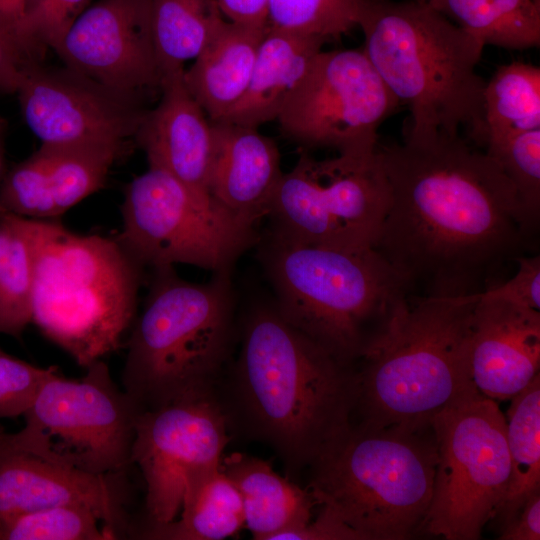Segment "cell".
<instances>
[{"label":"cell","instance_id":"cell-41","mask_svg":"<svg viewBox=\"0 0 540 540\" xmlns=\"http://www.w3.org/2000/svg\"><path fill=\"white\" fill-rule=\"evenodd\" d=\"M26 63L22 55L0 37V93H16Z\"/></svg>","mask_w":540,"mask_h":540},{"label":"cell","instance_id":"cell-16","mask_svg":"<svg viewBox=\"0 0 540 540\" xmlns=\"http://www.w3.org/2000/svg\"><path fill=\"white\" fill-rule=\"evenodd\" d=\"M152 0H98L54 50L65 67L140 100L161 88L151 26Z\"/></svg>","mask_w":540,"mask_h":540},{"label":"cell","instance_id":"cell-21","mask_svg":"<svg viewBox=\"0 0 540 540\" xmlns=\"http://www.w3.org/2000/svg\"><path fill=\"white\" fill-rule=\"evenodd\" d=\"M266 27L232 21L218 32L184 70V84L211 121L223 120L249 85Z\"/></svg>","mask_w":540,"mask_h":540},{"label":"cell","instance_id":"cell-7","mask_svg":"<svg viewBox=\"0 0 540 540\" xmlns=\"http://www.w3.org/2000/svg\"><path fill=\"white\" fill-rule=\"evenodd\" d=\"M436 465L431 424H351L310 465L308 490L358 540L411 539L427 515Z\"/></svg>","mask_w":540,"mask_h":540},{"label":"cell","instance_id":"cell-6","mask_svg":"<svg viewBox=\"0 0 540 540\" xmlns=\"http://www.w3.org/2000/svg\"><path fill=\"white\" fill-rule=\"evenodd\" d=\"M256 247L281 316L351 367L395 308L413 294L374 248H328L267 232Z\"/></svg>","mask_w":540,"mask_h":540},{"label":"cell","instance_id":"cell-8","mask_svg":"<svg viewBox=\"0 0 540 540\" xmlns=\"http://www.w3.org/2000/svg\"><path fill=\"white\" fill-rule=\"evenodd\" d=\"M152 270L121 375L122 388L142 410L211 391L230 349L235 309L230 272L192 283L174 266Z\"/></svg>","mask_w":540,"mask_h":540},{"label":"cell","instance_id":"cell-3","mask_svg":"<svg viewBox=\"0 0 540 540\" xmlns=\"http://www.w3.org/2000/svg\"><path fill=\"white\" fill-rule=\"evenodd\" d=\"M479 293L407 296L354 365L355 411L373 427L419 428L475 388L469 342Z\"/></svg>","mask_w":540,"mask_h":540},{"label":"cell","instance_id":"cell-39","mask_svg":"<svg viewBox=\"0 0 540 540\" xmlns=\"http://www.w3.org/2000/svg\"><path fill=\"white\" fill-rule=\"evenodd\" d=\"M294 540H358L354 532L323 510L305 527L293 533Z\"/></svg>","mask_w":540,"mask_h":540},{"label":"cell","instance_id":"cell-30","mask_svg":"<svg viewBox=\"0 0 540 540\" xmlns=\"http://www.w3.org/2000/svg\"><path fill=\"white\" fill-rule=\"evenodd\" d=\"M33 256L14 214L0 211V333L19 338L32 323Z\"/></svg>","mask_w":540,"mask_h":540},{"label":"cell","instance_id":"cell-5","mask_svg":"<svg viewBox=\"0 0 540 540\" xmlns=\"http://www.w3.org/2000/svg\"><path fill=\"white\" fill-rule=\"evenodd\" d=\"M15 216L32 249V323L84 369L117 350L136 314L144 267L116 236Z\"/></svg>","mask_w":540,"mask_h":540},{"label":"cell","instance_id":"cell-20","mask_svg":"<svg viewBox=\"0 0 540 540\" xmlns=\"http://www.w3.org/2000/svg\"><path fill=\"white\" fill-rule=\"evenodd\" d=\"M212 131L208 194L236 217L255 226L266 217L283 174L278 146L256 127L212 121Z\"/></svg>","mask_w":540,"mask_h":540},{"label":"cell","instance_id":"cell-4","mask_svg":"<svg viewBox=\"0 0 540 540\" xmlns=\"http://www.w3.org/2000/svg\"><path fill=\"white\" fill-rule=\"evenodd\" d=\"M358 27L365 55L410 109L405 140L459 135L466 126L479 142L486 83L476 71L481 41L424 0H366Z\"/></svg>","mask_w":540,"mask_h":540},{"label":"cell","instance_id":"cell-25","mask_svg":"<svg viewBox=\"0 0 540 540\" xmlns=\"http://www.w3.org/2000/svg\"><path fill=\"white\" fill-rule=\"evenodd\" d=\"M484 46L512 50L540 45V0H424Z\"/></svg>","mask_w":540,"mask_h":540},{"label":"cell","instance_id":"cell-37","mask_svg":"<svg viewBox=\"0 0 540 540\" xmlns=\"http://www.w3.org/2000/svg\"><path fill=\"white\" fill-rule=\"evenodd\" d=\"M515 263L517 269L511 278L480 292V297L540 311V256L523 254Z\"/></svg>","mask_w":540,"mask_h":540},{"label":"cell","instance_id":"cell-15","mask_svg":"<svg viewBox=\"0 0 540 540\" xmlns=\"http://www.w3.org/2000/svg\"><path fill=\"white\" fill-rule=\"evenodd\" d=\"M16 93L23 118L41 145L113 143L135 139L147 109L67 67L23 65Z\"/></svg>","mask_w":540,"mask_h":540},{"label":"cell","instance_id":"cell-12","mask_svg":"<svg viewBox=\"0 0 540 540\" xmlns=\"http://www.w3.org/2000/svg\"><path fill=\"white\" fill-rule=\"evenodd\" d=\"M121 215L116 238L144 268L188 264L231 273L261 236L211 197L152 166L127 185Z\"/></svg>","mask_w":540,"mask_h":540},{"label":"cell","instance_id":"cell-1","mask_svg":"<svg viewBox=\"0 0 540 540\" xmlns=\"http://www.w3.org/2000/svg\"><path fill=\"white\" fill-rule=\"evenodd\" d=\"M390 205L374 249L417 295L480 293L537 225L499 164L459 135L377 145Z\"/></svg>","mask_w":540,"mask_h":540},{"label":"cell","instance_id":"cell-31","mask_svg":"<svg viewBox=\"0 0 540 540\" xmlns=\"http://www.w3.org/2000/svg\"><path fill=\"white\" fill-rule=\"evenodd\" d=\"M366 0H268V28L337 39L358 27Z\"/></svg>","mask_w":540,"mask_h":540},{"label":"cell","instance_id":"cell-11","mask_svg":"<svg viewBox=\"0 0 540 540\" xmlns=\"http://www.w3.org/2000/svg\"><path fill=\"white\" fill-rule=\"evenodd\" d=\"M437 444L434 490L419 534L477 540L506 497L511 466L506 418L478 391L431 419Z\"/></svg>","mask_w":540,"mask_h":540},{"label":"cell","instance_id":"cell-9","mask_svg":"<svg viewBox=\"0 0 540 540\" xmlns=\"http://www.w3.org/2000/svg\"><path fill=\"white\" fill-rule=\"evenodd\" d=\"M390 186L377 148L316 159L302 150L271 198L267 233L345 250L374 248L389 209Z\"/></svg>","mask_w":540,"mask_h":540},{"label":"cell","instance_id":"cell-18","mask_svg":"<svg viewBox=\"0 0 540 540\" xmlns=\"http://www.w3.org/2000/svg\"><path fill=\"white\" fill-rule=\"evenodd\" d=\"M479 393L510 400L540 374V311L479 295L469 342Z\"/></svg>","mask_w":540,"mask_h":540},{"label":"cell","instance_id":"cell-28","mask_svg":"<svg viewBox=\"0 0 540 540\" xmlns=\"http://www.w3.org/2000/svg\"><path fill=\"white\" fill-rule=\"evenodd\" d=\"M510 400L505 418L511 475L506 497L494 517L499 523L540 489V374Z\"/></svg>","mask_w":540,"mask_h":540},{"label":"cell","instance_id":"cell-35","mask_svg":"<svg viewBox=\"0 0 540 540\" xmlns=\"http://www.w3.org/2000/svg\"><path fill=\"white\" fill-rule=\"evenodd\" d=\"M0 211L33 219L57 217L46 168L37 151L6 170L0 180Z\"/></svg>","mask_w":540,"mask_h":540},{"label":"cell","instance_id":"cell-26","mask_svg":"<svg viewBox=\"0 0 540 540\" xmlns=\"http://www.w3.org/2000/svg\"><path fill=\"white\" fill-rule=\"evenodd\" d=\"M224 22L217 0H152V37L162 78L184 70Z\"/></svg>","mask_w":540,"mask_h":540},{"label":"cell","instance_id":"cell-32","mask_svg":"<svg viewBox=\"0 0 540 540\" xmlns=\"http://www.w3.org/2000/svg\"><path fill=\"white\" fill-rule=\"evenodd\" d=\"M0 540H115L89 507L58 505L0 521Z\"/></svg>","mask_w":540,"mask_h":540},{"label":"cell","instance_id":"cell-33","mask_svg":"<svg viewBox=\"0 0 540 540\" xmlns=\"http://www.w3.org/2000/svg\"><path fill=\"white\" fill-rule=\"evenodd\" d=\"M93 0H25L19 46L27 62H40L55 50Z\"/></svg>","mask_w":540,"mask_h":540},{"label":"cell","instance_id":"cell-27","mask_svg":"<svg viewBox=\"0 0 540 540\" xmlns=\"http://www.w3.org/2000/svg\"><path fill=\"white\" fill-rule=\"evenodd\" d=\"M483 106L482 146L540 129V68L519 61L500 66L485 83Z\"/></svg>","mask_w":540,"mask_h":540},{"label":"cell","instance_id":"cell-23","mask_svg":"<svg viewBox=\"0 0 540 540\" xmlns=\"http://www.w3.org/2000/svg\"><path fill=\"white\" fill-rule=\"evenodd\" d=\"M326 41L267 27L247 90L220 121L258 128L277 120Z\"/></svg>","mask_w":540,"mask_h":540},{"label":"cell","instance_id":"cell-38","mask_svg":"<svg viewBox=\"0 0 540 540\" xmlns=\"http://www.w3.org/2000/svg\"><path fill=\"white\" fill-rule=\"evenodd\" d=\"M498 539H540V489L532 492L517 512L500 522Z\"/></svg>","mask_w":540,"mask_h":540},{"label":"cell","instance_id":"cell-42","mask_svg":"<svg viewBox=\"0 0 540 540\" xmlns=\"http://www.w3.org/2000/svg\"><path fill=\"white\" fill-rule=\"evenodd\" d=\"M24 2L25 0H0V37L10 43L23 58L19 46V29L23 18Z\"/></svg>","mask_w":540,"mask_h":540},{"label":"cell","instance_id":"cell-40","mask_svg":"<svg viewBox=\"0 0 540 540\" xmlns=\"http://www.w3.org/2000/svg\"><path fill=\"white\" fill-rule=\"evenodd\" d=\"M229 21L266 27L268 0H217Z\"/></svg>","mask_w":540,"mask_h":540},{"label":"cell","instance_id":"cell-19","mask_svg":"<svg viewBox=\"0 0 540 540\" xmlns=\"http://www.w3.org/2000/svg\"><path fill=\"white\" fill-rule=\"evenodd\" d=\"M184 70L162 78L161 99L146 111L134 140L149 166L166 171L193 192L209 196L212 121L188 92Z\"/></svg>","mask_w":540,"mask_h":540},{"label":"cell","instance_id":"cell-14","mask_svg":"<svg viewBox=\"0 0 540 540\" xmlns=\"http://www.w3.org/2000/svg\"><path fill=\"white\" fill-rule=\"evenodd\" d=\"M228 440L226 417L211 391L139 414L131 464L145 482L147 525L176 519L188 478L220 464Z\"/></svg>","mask_w":540,"mask_h":540},{"label":"cell","instance_id":"cell-2","mask_svg":"<svg viewBox=\"0 0 540 540\" xmlns=\"http://www.w3.org/2000/svg\"><path fill=\"white\" fill-rule=\"evenodd\" d=\"M237 393L253 431L292 469L311 465L352 424L354 368L289 324L273 302L243 321Z\"/></svg>","mask_w":540,"mask_h":540},{"label":"cell","instance_id":"cell-34","mask_svg":"<svg viewBox=\"0 0 540 540\" xmlns=\"http://www.w3.org/2000/svg\"><path fill=\"white\" fill-rule=\"evenodd\" d=\"M485 152L513 183L530 219L540 214V129L488 143Z\"/></svg>","mask_w":540,"mask_h":540},{"label":"cell","instance_id":"cell-22","mask_svg":"<svg viewBox=\"0 0 540 540\" xmlns=\"http://www.w3.org/2000/svg\"><path fill=\"white\" fill-rule=\"evenodd\" d=\"M221 467L242 500L245 525L258 540H288L313 519L316 502L307 489L287 480L259 458L232 453Z\"/></svg>","mask_w":540,"mask_h":540},{"label":"cell","instance_id":"cell-17","mask_svg":"<svg viewBox=\"0 0 540 540\" xmlns=\"http://www.w3.org/2000/svg\"><path fill=\"white\" fill-rule=\"evenodd\" d=\"M121 474L93 475L12 444L0 428V521L58 505L94 510L119 539L130 530Z\"/></svg>","mask_w":540,"mask_h":540},{"label":"cell","instance_id":"cell-13","mask_svg":"<svg viewBox=\"0 0 540 540\" xmlns=\"http://www.w3.org/2000/svg\"><path fill=\"white\" fill-rule=\"evenodd\" d=\"M399 103L363 49L321 50L277 121L302 150L365 153Z\"/></svg>","mask_w":540,"mask_h":540},{"label":"cell","instance_id":"cell-43","mask_svg":"<svg viewBox=\"0 0 540 540\" xmlns=\"http://www.w3.org/2000/svg\"><path fill=\"white\" fill-rule=\"evenodd\" d=\"M7 131V122L0 117V180L6 172L5 160V136Z\"/></svg>","mask_w":540,"mask_h":540},{"label":"cell","instance_id":"cell-29","mask_svg":"<svg viewBox=\"0 0 540 540\" xmlns=\"http://www.w3.org/2000/svg\"><path fill=\"white\" fill-rule=\"evenodd\" d=\"M128 146L113 143L41 145L56 216L103 188L111 167Z\"/></svg>","mask_w":540,"mask_h":540},{"label":"cell","instance_id":"cell-36","mask_svg":"<svg viewBox=\"0 0 540 540\" xmlns=\"http://www.w3.org/2000/svg\"><path fill=\"white\" fill-rule=\"evenodd\" d=\"M57 369L35 366L0 348V419L23 416L43 383Z\"/></svg>","mask_w":540,"mask_h":540},{"label":"cell","instance_id":"cell-10","mask_svg":"<svg viewBox=\"0 0 540 540\" xmlns=\"http://www.w3.org/2000/svg\"><path fill=\"white\" fill-rule=\"evenodd\" d=\"M142 411L99 359L79 379L53 372L24 413V427L6 436L19 448L89 474H121L132 465Z\"/></svg>","mask_w":540,"mask_h":540},{"label":"cell","instance_id":"cell-24","mask_svg":"<svg viewBox=\"0 0 540 540\" xmlns=\"http://www.w3.org/2000/svg\"><path fill=\"white\" fill-rule=\"evenodd\" d=\"M180 518L146 525L136 536L154 540H221L245 525L240 493L220 464L192 474L185 485Z\"/></svg>","mask_w":540,"mask_h":540}]
</instances>
